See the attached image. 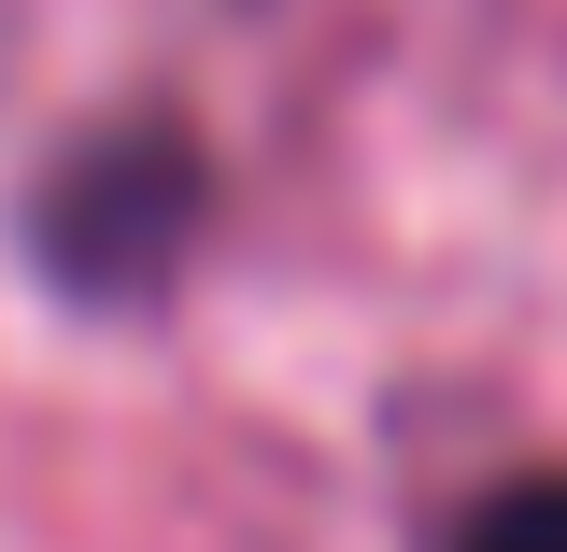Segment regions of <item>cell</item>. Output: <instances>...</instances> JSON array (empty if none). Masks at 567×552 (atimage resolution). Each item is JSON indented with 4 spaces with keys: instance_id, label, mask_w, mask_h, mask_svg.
Here are the masks:
<instances>
[{
    "instance_id": "6da1fadb",
    "label": "cell",
    "mask_w": 567,
    "mask_h": 552,
    "mask_svg": "<svg viewBox=\"0 0 567 552\" xmlns=\"http://www.w3.org/2000/svg\"><path fill=\"white\" fill-rule=\"evenodd\" d=\"M454 552H567V482H511V496H483V510L454 524Z\"/></svg>"
}]
</instances>
